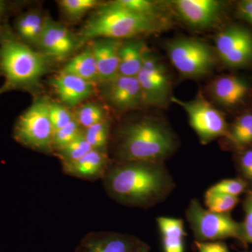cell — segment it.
Segmentation results:
<instances>
[{"instance_id":"13","label":"cell","mask_w":252,"mask_h":252,"mask_svg":"<svg viewBox=\"0 0 252 252\" xmlns=\"http://www.w3.org/2000/svg\"><path fill=\"white\" fill-rule=\"evenodd\" d=\"M144 245L130 235L112 233H91L86 237L75 252H135Z\"/></svg>"},{"instance_id":"18","label":"cell","mask_w":252,"mask_h":252,"mask_svg":"<svg viewBox=\"0 0 252 252\" xmlns=\"http://www.w3.org/2000/svg\"><path fill=\"white\" fill-rule=\"evenodd\" d=\"M63 170L67 175L83 179H95L104 176L107 166L106 154L93 149L75 161L63 163Z\"/></svg>"},{"instance_id":"22","label":"cell","mask_w":252,"mask_h":252,"mask_svg":"<svg viewBox=\"0 0 252 252\" xmlns=\"http://www.w3.org/2000/svg\"><path fill=\"white\" fill-rule=\"evenodd\" d=\"M61 72L94 84L99 82L97 64L90 45L68 61Z\"/></svg>"},{"instance_id":"34","label":"cell","mask_w":252,"mask_h":252,"mask_svg":"<svg viewBox=\"0 0 252 252\" xmlns=\"http://www.w3.org/2000/svg\"><path fill=\"white\" fill-rule=\"evenodd\" d=\"M237 159V165L241 178L252 185V146L240 149Z\"/></svg>"},{"instance_id":"36","label":"cell","mask_w":252,"mask_h":252,"mask_svg":"<svg viewBox=\"0 0 252 252\" xmlns=\"http://www.w3.org/2000/svg\"><path fill=\"white\" fill-rule=\"evenodd\" d=\"M238 10L240 16L252 25V0L240 1Z\"/></svg>"},{"instance_id":"1","label":"cell","mask_w":252,"mask_h":252,"mask_svg":"<svg viewBox=\"0 0 252 252\" xmlns=\"http://www.w3.org/2000/svg\"><path fill=\"white\" fill-rule=\"evenodd\" d=\"M104 176L109 195L127 205L152 206L174 189L171 176L161 162L123 161Z\"/></svg>"},{"instance_id":"7","label":"cell","mask_w":252,"mask_h":252,"mask_svg":"<svg viewBox=\"0 0 252 252\" xmlns=\"http://www.w3.org/2000/svg\"><path fill=\"white\" fill-rule=\"evenodd\" d=\"M167 49L172 64L185 77H202L210 72L215 64L210 46L197 39H176L168 44Z\"/></svg>"},{"instance_id":"38","label":"cell","mask_w":252,"mask_h":252,"mask_svg":"<svg viewBox=\"0 0 252 252\" xmlns=\"http://www.w3.org/2000/svg\"><path fill=\"white\" fill-rule=\"evenodd\" d=\"M135 252H149V248L146 245H142Z\"/></svg>"},{"instance_id":"3","label":"cell","mask_w":252,"mask_h":252,"mask_svg":"<svg viewBox=\"0 0 252 252\" xmlns=\"http://www.w3.org/2000/svg\"><path fill=\"white\" fill-rule=\"evenodd\" d=\"M86 21L78 34L80 42L97 39L121 40L161 29L159 16L132 12L114 1L100 5Z\"/></svg>"},{"instance_id":"10","label":"cell","mask_w":252,"mask_h":252,"mask_svg":"<svg viewBox=\"0 0 252 252\" xmlns=\"http://www.w3.org/2000/svg\"><path fill=\"white\" fill-rule=\"evenodd\" d=\"M215 44L220 59L228 67H243L252 61V34L245 28H227L217 35Z\"/></svg>"},{"instance_id":"30","label":"cell","mask_w":252,"mask_h":252,"mask_svg":"<svg viewBox=\"0 0 252 252\" xmlns=\"http://www.w3.org/2000/svg\"><path fill=\"white\" fill-rule=\"evenodd\" d=\"M249 185L246 181L241 177L234 179H227L212 186L208 189L210 191L216 192L230 195V196L239 197L246 192L248 189Z\"/></svg>"},{"instance_id":"9","label":"cell","mask_w":252,"mask_h":252,"mask_svg":"<svg viewBox=\"0 0 252 252\" xmlns=\"http://www.w3.org/2000/svg\"><path fill=\"white\" fill-rule=\"evenodd\" d=\"M137 78L144 104L160 106L166 103L170 91L168 74L160 60L148 49L144 52L143 64Z\"/></svg>"},{"instance_id":"26","label":"cell","mask_w":252,"mask_h":252,"mask_svg":"<svg viewBox=\"0 0 252 252\" xmlns=\"http://www.w3.org/2000/svg\"><path fill=\"white\" fill-rule=\"evenodd\" d=\"M59 4L63 12L71 20L79 19L101 5L97 0H62Z\"/></svg>"},{"instance_id":"27","label":"cell","mask_w":252,"mask_h":252,"mask_svg":"<svg viewBox=\"0 0 252 252\" xmlns=\"http://www.w3.org/2000/svg\"><path fill=\"white\" fill-rule=\"evenodd\" d=\"M93 150L92 147L84 137V132L77 139L65 147L58 151L59 156L63 163L75 161Z\"/></svg>"},{"instance_id":"20","label":"cell","mask_w":252,"mask_h":252,"mask_svg":"<svg viewBox=\"0 0 252 252\" xmlns=\"http://www.w3.org/2000/svg\"><path fill=\"white\" fill-rule=\"evenodd\" d=\"M46 18L36 11H28L18 16L12 28L16 35L28 45H37L45 26Z\"/></svg>"},{"instance_id":"29","label":"cell","mask_w":252,"mask_h":252,"mask_svg":"<svg viewBox=\"0 0 252 252\" xmlns=\"http://www.w3.org/2000/svg\"><path fill=\"white\" fill-rule=\"evenodd\" d=\"M83 132L84 131L80 125L74 119L63 128L55 131L53 135L52 149L61 150L77 139Z\"/></svg>"},{"instance_id":"19","label":"cell","mask_w":252,"mask_h":252,"mask_svg":"<svg viewBox=\"0 0 252 252\" xmlns=\"http://www.w3.org/2000/svg\"><path fill=\"white\" fill-rule=\"evenodd\" d=\"M147 49L140 40L122 43L119 51V75L137 77L142 69L144 54Z\"/></svg>"},{"instance_id":"28","label":"cell","mask_w":252,"mask_h":252,"mask_svg":"<svg viewBox=\"0 0 252 252\" xmlns=\"http://www.w3.org/2000/svg\"><path fill=\"white\" fill-rule=\"evenodd\" d=\"M109 128L108 122L104 120L86 129L84 137L93 149L104 152L108 143Z\"/></svg>"},{"instance_id":"14","label":"cell","mask_w":252,"mask_h":252,"mask_svg":"<svg viewBox=\"0 0 252 252\" xmlns=\"http://www.w3.org/2000/svg\"><path fill=\"white\" fill-rule=\"evenodd\" d=\"M174 4L186 22L198 28L212 26L222 9L220 1L215 0H177Z\"/></svg>"},{"instance_id":"6","label":"cell","mask_w":252,"mask_h":252,"mask_svg":"<svg viewBox=\"0 0 252 252\" xmlns=\"http://www.w3.org/2000/svg\"><path fill=\"white\" fill-rule=\"evenodd\" d=\"M186 216L196 241H220L227 238L240 240V222L233 220L230 215L206 210L198 200L190 201Z\"/></svg>"},{"instance_id":"11","label":"cell","mask_w":252,"mask_h":252,"mask_svg":"<svg viewBox=\"0 0 252 252\" xmlns=\"http://www.w3.org/2000/svg\"><path fill=\"white\" fill-rule=\"evenodd\" d=\"M77 36L63 25L46 18L45 26L37 45L49 59H67L80 44Z\"/></svg>"},{"instance_id":"4","label":"cell","mask_w":252,"mask_h":252,"mask_svg":"<svg viewBox=\"0 0 252 252\" xmlns=\"http://www.w3.org/2000/svg\"><path fill=\"white\" fill-rule=\"evenodd\" d=\"M175 147L173 134L165 126L143 119L123 129L118 154L122 161L161 162L173 153Z\"/></svg>"},{"instance_id":"16","label":"cell","mask_w":252,"mask_h":252,"mask_svg":"<svg viewBox=\"0 0 252 252\" xmlns=\"http://www.w3.org/2000/svg\"><path fill=\"white\" fill-rule=\"evenodd\" d=\"M122 42L113 39H97L90 44L94 53L99 81L104 84L119 75V51Z\"/></svg>"},{"instance_id":"8","label":"cell","mask_w":252,"mask_h":252,"mask_svg":"<svg viewBox=\"0 0 252 252\" xmlns=\"http://www.w3.org/2000/svg\"><path fill=\"white\" fill-rule=\"evenodd\" d=\"M188 114L189 123L202 144H207L217 137H225L228 127L223 114L201 98L182 101L172 97Z\"/></svg>"},{"instance_id":"2","label":"cell","mask_w":252,"mask_h":252,"mask_svg":"<svg viewBox=\"0 0 252 252\" xmlns=\"http://www.w3.org/2000/svg\"><path fill=\"white\" fill-rule=\"evenodd\" d=\"M49 59L21 41L8 23H0V74L4 78L0 94L34 87L47 72Z\"/></svg>"},{"instance_id":"35","label":"cell","mask_w":252,"mask_h":252,"mask_svg":"<svg viewBox=\"0 0 252 252\" xmlns=\"http://www.w3.org/2000/svg\"><path fill=\"white\" fill-rule=\"evenodd\" d=\"M198 252H230L228 247L221 241H195Z\"/></svg>"},{"instance_id":"23","label":"cell","mask_w":252,"mask_h":252,"mask_svg":"<svg viewBox=\"0 0 252 252\" xmlns=\"http://www.w3.org/2000/svg\"><path fill=\"white\" fill-rule=\"evenodd\" d=\"M226 138L238 149L252 146V112L239 117L228 129Z\"/></svg>"},{"instance_id":"33","label":"cell","mask_w":252,"mask_h":252,"mask_svg":"<svg viewBox=\"0 0 252 252\" xmlns=\"http://www.w3.org/2000/svg\"><path fill=\"white\" fill-rule=\"evenodd\" d=\"M114 2L132 12L147 16H158L157 4L148 0H117Z\"/></svg>"},{"instance_id":"32","label":"cell","mask_w":252,"mask_h":252,"mask_svg":"<svg viewBox=\"0 0 252 252\" xmlns=\"http://www.w3.org/2000/svg\"><path fill=\"white\" fill-rule=\"evenodd\" d=\"M245 217L240 223V237L239 241L243 245H252V191L250 190L244 200Z\"/></svg>"},{"instance_id":"39","label":"cell","mask_w":252,"mask_h":252,"mask_svg":"<svg viewBox=\"0 0 252 252\" xmlns=\"http://www.w3.org/2000/svg\"><path fill=\"white\" fill-rule=\"evenodd\" d=\"M252 252V251H251V252L245 251V252Z\"/></svg>"},{"instance_id":"21","label":"cell","mask_w":252,"mask_h":252,"mask_svg":"<svg viewBox=\"0 0 252 252\" xmlns=\"http://www.w3.org/2000/svg\"><path fill=\"white\" fill-rule=\"evenodd\" d=\"M157 223L164 252H185L186 232L183 220L160 217L157 219Z\"/></svg>"},{"instance_id":"17","label":"cell","mask_w":252,"mask_h":252,"mask_svg":"<svg viewBox=\"0 0 252 252\" xmlns=\"http://www.w3.org/2000/svg\"><path fill=\"white\" fill-rule=\"evenodd\" d=\"M212 94L217 102L224 107H233L243 102L249 92L248 83L234 76H223L214 81Z\"/></svg>"},{"instance_id":"24","label":"cell","mask_w":252,"mask_h":252,"mask_svg":"<svg viewBox=\"0 0 252 252\" xmlns=\"http://www.w3.org/2000/svg\"><path fill=\"white\" fill-rule=\"evenodd\" d=\"M240 202L239 197L230 196L225 194L216 193L207 190L205 195L207 210L218 214L229 215Z\"/></svg>"},{"instance_id":"31","label":"cell","mask_w":252,"mask_h":252,"mask_svg":"<svg viewBox=\"0 0 252 252\" xmlns=\"http://www.w3.org/2000/svg\"><path fill=\"white\" fill-rule=\"evenodd\" d=\"M48 109L54 132L63 128L74 119L72 113L64 105L58 102L48 100Z\"/></svg>"},{"instance_id":"37","label":"cell","mask_w":252,"mask_h":252,"mask_svg":"<svg viewBox=\"0 0 252 252\" xmlns=\"http://www.w3.org/2000/svg\"><path fill=\"white\" fill-rule=\"evenodd\" d=\"M11 9V5L10 3L0 0V23H4L3 22L2 20Z\"/></svg>"},{"instance_id":"5","label":"cell","mask_w":252,"mask_h":252,"mask_svg":"<svg viewBox=\"0 0 252 252\" xmlns=\"http://www.w3.org/2000/svg\"><path fill=\"white\" fill-rule=\"evenodd\" d=\"M54 132L49 118L48 100L38 99L18 117L13 135L18 143L46 152L52 149Z\"/></svg>"},{"instance_id":"40","label":"cell","mask_w":252,"mask_h":252,"mask_svg":"<svg viewBox=\"0 0 252 252\" xmlns=\"http://www.w3.org/2000/svg\"></svg>"},{"instance_id":"25","label":"cell","mask_w":252,"mask_h":252,"mask_svg":"<svg viewBox=\"0 0 252 252\" xmlns=\"http://www.w3.org/2000/svg\"><path fill=\"white\" fill-rule=\"evenodd\" d=\"M74 117L81 127L85 129L105 120L103 109L94 102L81 105Z\"/></svg>"},{"instance_id":"12","label":"cell","mask_w":252,"mask_h":252,"mask_svg":"<svg viewBox=\"0 0 252 252\" xmlns=\"http://www.w3.org/2000/svg\"><path fill=\"white\" fill-rule=\"evenodd\" d=\"M104 94L111 105L121 111L137 109L144 104L137 77L118 75L112 80L104 83Z\"/></svg>"},{"instance_id":"15","label":"cell","mask_w":252,"mask_h":252,"mask_svg":"<svg viewBox=\"0 0 252 252\" xmlns=\"http://www.w3.org/2000/svg\"><path fill=\"white\" fill-rule=\"evenodd\" d=\"M51 86L61 102L68 107H75L91 97L94 93L96 84L60 72L51 81Z\"/></svg>"}]
</instances>
